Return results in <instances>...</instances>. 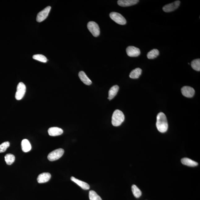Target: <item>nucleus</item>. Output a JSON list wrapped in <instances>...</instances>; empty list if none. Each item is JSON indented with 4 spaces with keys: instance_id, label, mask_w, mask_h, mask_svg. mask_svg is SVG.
I'll return each instance as SVG.
<instances>
[{
    "instance_id": "f257e3e1",
    "label": "nucleus",
    "mask_w": 200,
    "mask_h": 200,
    "mask_svg": "<svg viewBox=\"0 0 200 200\" xmlns=\"http://www.w3.org/2000/svg\"><path fill=\"white\" fill-rule=\"evenodd\" d=\"M156 126L160 133H165L167 131L168 124L167 117L164 113L160 112L158 115Z\"/></svg>"
},
{
    "instance_id": "f03ea898",
    "label": "nucleus",
    "mask_w": 200,
    "mask_h": 200,
    "mask_svg": "<svg viewBox=\"0 0 200 200\" xmlns=\"http://www.w3.org/2000/svg\"><path fill=\"white\" fill-rule=\"evenodd\" d=\"M124 120V116L121 111L119 110L115 111L113 113L112 118V123L115 126L121 125Z\"/></svg>"
},
{
    "instance_id": "7ed1b4c3",
    "label": "nucleus",
    "mask_w": 200,
    "mask_h": 200,
    "mask_svg": "<svg viewBox=\"0 0 200 200\" xmlns=\"http://www.w3.org/2000/svg\"><path fill=\"white\" fill-rule=\"evenodd\" d=\"M64 150L63 149L60 148L53 151L49 154L48 158L50 161H55L59 159L63 155Z\"/></svg>"
},
{
    "instance_id": "20e7f679",
    "label": "nucleus",
    "mask_w": 200,
    "mask_h": 200,
    "mask_svg": "<svg viewBox=\"0 0 200 200\" xmlns=\"http://www.w3.org/2000/svg\"><path fill=\"white\" fill-rule=\"evenodd\" d=\"M88 29L94 37H97L100 35V28L98 25L95 22H89L87 24Z\"/></svg>"
},
{
    "instance_id": "39448f33",
    "label": "nucleus",
    "mask_w": 200,
    "mask_h": 200,
    "mask_svg": "<svg viewBox=\"0 0 200 200\" xmlns=\"http://www.w3.org/2000/svg\"><path fill=\"white\" fill-rule=\"evenodd\" d=\"M110 17L111 19L120 25H124L126 23V20L122 15L116 12L110 13Z\"/></svg>"
},
{
    "instance_id": "423d86ee",
    "label": "nucleus",
    "mask_w": 200,
    "mask_h": 200,
    "mask_svg": "<svg viewBox=\"0 0 200 200\" xmlns=\"http://www.w3.org/2000/svg\"><path fill=\"white\" fill-rule=\"evenodd\" d=\"M26 90L25 85L23 83L20 82L19 83L15 94V98L16 100H20L23 98L25 95Z\"/></svg>"
},
{
    "instance_id": "0eeeda50",
    "label": "nucleus",
    "mask_w": 200,
    "mask_h": 200,
    "mask_svg": "<svg viewBox=\"0 0 200 200\" xmlns=\"http://www.w3.org/2000/svg\"><path fill=\"white\" fill-rule=\"evenodd\" d=\"M51 7H47L39 12L37 14V22H41L44 20L48 16Z\"/></svg>"
},
{
    "instance_id": "6e6552de",
    "label": "nucleus",
    "mask_w": 200,
    "mask_h": 200,
    "mask_svg": "<svg viewBox=\"0 0 200 200\" xmlns=\"http://www.w3.org/2000/svg\"><path fill=\"white\" fill-rule=\"evenodd\" d=\"M126 53L130 57H136L141 54L140 50L138 48L133 46H129L126 49Z\"/></svg>"
},
{
    "instance_id": "1a4fd4ad",
    "label": "nucleus",
    "mask_w": 200,
    "mask_h": 200,
    "mask_svg": "<svg viewBox=\"0 0 200 200\" xmlns=\"http://www.w3.org/2000/svg\"><path fill=\"white\" fill-rule=\"evenodd\" d=\"M180 1H177L173 2V3L166 5L163 7V10L166 12H172L178 8L180 6Z\"/></svg>"
},
{
    "instance_id": "9d476101",
    "label": "nucleus",
    "mask_w": 200,
    "mask_h": 200,
    "mask_svg": "<svg viewBox=\"0 0 200 200\" xmlns=\"http://www.w3.org/2000/svg\"><path fill=\"white\" fill-rule=\"evenodd\" d=\"M182 95L185 97L189 98H192L195 93V90L191 87L185 86L181 89Z\"/></svg>"
},
{
    "instance_id": "9b49d317",
    "label": "nucleus",
    "mask_w": 200,
    "mask_h": 200,
    "mask_svg": "<svg viewBox=\"0 0 200 200\" xmlns=\"http://www.w3.org/2000/svg\"><path fill=\"white\" fill-rule=\"evenodd\" d=\"M139 2L138 0H119L118 4L120 7H127L136 4Z\"/></svg>"
},
{
    "instance_id": "f8f14e48",
    "label": "nucleus",
    "mask_w": 200,
    "mask_h": 200,
    "mask_svg": "<svg viewBox=\"0 0 200 200\" xmlns=\"http://www.w3.org/2000/svg\"><path fill=\"white\" fill-rule=\"evenodd\" d=\"M48 133L50 136L55 137L62 135L63 133V130L58 127H51L48 129Z\"/></svg>"
},
{
    "instance_id": "ddd939ff",
    "label": "nucleus",
    "mask_w": 200,
    "mask_h": 200,
    "mask_svg": "<svg viewBox=\"0 0 200 200\" xmlns=\"http://www.w3.org/2000/svg\"><path fill=\"white\" fill-rule=\"evenodd\" d=\"M51 177V175L50 173H43L39 175L37 178V181L40 184L46 183L50 180Z\"/></svg>"
},
{
    "instance_id": "4468645a",
    "label": "nucleus",
    "mask_w": 200,
    "mask_h": 200,
    "mask_svg": "<svg viewBox=\"0 0 200 200\" xmlns=\"http://www.w3.org/2000/svg\"><path fill=\"white\" fill-rule=\"evenodd\" d=\"M71 179L72 181L76 183V184L78 185L83 189L84 190L89 189L90 186L89 185H88L87 183L79 180L78 179L75 178V177L73 176L71 177Z\"/></svg>"
},
{
    "instance_id": "2eb2a0df",
    "label": "nucleus",
    "mask_w": 200,
    "mask_h": 200,
    "mask_svg": "<svg viewBox=\"0 0 200 200\" xmlns=\"http://www.w3.org/2000/svg\"><path fill=\"white\" fill-rule=\"evenodd\" d=\"M79 77L84 84L87 85H90L92 84V81L90 80L84 71H81L79 72Z\"/></svg>"
},
{
    "instance_id": "dca6fc26",
    "label": "nucleus",
    "mask_w": 200,
    "mask_h": 200,
    "mask_svg": "<svg viewBox=\"0 0 200 200\" xmlns=\"http://www.w3.org/2000/svg\"><path fill=\"white\" fill-rule=\"evenodd\" d=\"M119 89V87L117 85L111 87L109 91V97L107 99L111 100L114 98L117 94Z\"/></svg>"
},
{
    "instance_id": "f3484780",
    "label": "nucleus",
    "mask_w": 200,
    "mask_h": 200,
    "mask_svg": "<svg viewBox=\"0 0 200 200\" xmlns=\"http://www.w3.org/2000/svg\"><path fill=\"white\" fill-rule=\"evenodd\" d=\"M22 149L23 151L27 152L31 150L32 146L29 141L26 139H24L21 142Z\"/></svg>"
},
{
    "instance_id": "a211bd4d",
    "label": "nucleus",
    "mask_w": 200,
    "mask_h": 200,
    "mask_svg": "<svg viewBox=\"0 0 200 200\" xmlns=\"http://www.w3.org/2000/svg\"><path fill=\"white\" fill-rule=\"evenodd\" d=\"M181 161L183 164L189 166V167H194L198 165L197 162L194 161L188 158H183L181 159Z\"/></svg>"
},
{
    "instance_id": "6ab92c4d",
    "label": "nucleus",
    "mask_w": 200,
    "mask_h": 200,
    "mask_svg": "<svg viewBox=\"0 0 200 200\" xmlns=\"http://www.w3.org/2000/svg\"><path fill=\"white\" fill-rule=\"evenodd\" d=\"M142 70L140 68H137L132 71L129 75V77L132 79H137L141 76Z\"/></svg>"
},
{
    "instance_id": "aec40b11",
    "label": "nucleus",
    "mask_w": 200,
    "mask_h": 200,
    "mask_svg": "<svg viewBox=\"0 0 200 200\" xmlns=\"http://www.w3.org/2000/svg\"><path fill=\"white\" fill-rule=\"evenodd\" d=\"M15 156L12 154H7L5 156V159L7 165H12L15 161Z\"/></svg>"
},
{
    "instance_id": "412c9836",
    "label": "nucleus",
    "mask_w": 200,
    "mask_h": 200,
    "mask_svg": "<svg viewBox=\"0 0 200 200\" xmlns=\"http://www.w3.org/2000/svg\"><path fill=\"white\" fill-rule=\"evenodd\" d=\"M159 52L157 49H153L147 54V57L149 59H154L159 55Z\"/></svg>"
},
{
    "instance_id": "4be33fe9",
    "label": "nucleus",
    "mask_w": 200,
    "mask_h": 200,
    "mask_svg": "<svg viewBox=\"0 0 200 200\" xmlns=\"http://www.w3.org/2000/svg\"><path fill=\"white\" fill-rule=\"evenodd\" d=\"M132 190L135 197L136 198H139L141 195V190L139 189L135 185H133L132 186Z\"/></svg>"
},
{
    "instance_id": "5701e85b",
    "label": "nucleus",
    "mask_w": 200,
    "mask_h": 200,
    "mask_svg": "<svg viewBox=\"0 0 200 200\" xmlns=\"http://www.w3.org/2000/svg\"><path fill=\"white\" fill-rule=\"evenodd\" d=\"M191 67L194 70L197 71H200V59H198L192 61L191 63Z\"/></svg>"
},
{
    "instance_id": "b1692460",
    "label": "nucleus",
    "mask_w": 200,
    "mask_h": 200,
    "mask_svg": "<svg viewBox=\"0 0 200 200\" xmlns=\"http://www.w3.org/2000/svg\"><path fill=\"white\" fill-rule=\"evenodd\" d=\"M34 59L38 60L43 63H46L47 61V58L44 55L41 54H35L33 56Z\"/></svg>"
},
{
    "instance_id": "393cba45",
    "label": "nucleus",
    "mask_w": 200,
    "mask_h": 200,
    "mask_svg": "<svg viewBox=\"0 0 200 200\" xmlns=\"http://www.w3.org/2000/svg\"><path fill=\"white\" fill-rule=\"evenodd\" d=\"M89 198L90 200H102L100 196L93 190H90L89 191Z\"/></svg>"
},
{
    "instance_id": "a878e982",
    "label": "nucleus",
    "mask_w": 200,
    "mask_h": 200,
    "mask_svg": "<svg viewBox=\"0 0 200 200\" xmlns=\"http://www.w3.org/2000/svg\"><path fill=\"white\" fill-rule=\"evenodd\" d=\"M10 146V143L8 141L2 143L0 145V153H3L6 151L7 149Z\"/></svg>"
}]
</instances>
